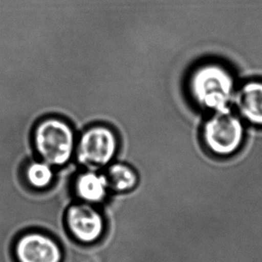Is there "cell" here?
<instances>
[{"label": "cell", "mask_w": 262, "mask_h": 262, "mask_svg": "<svg viewBox=\"0 0 262 262\" xmlns=\"http://www.w3.org/2000/svg\"><path fill=\"white\" fill-rule=\"evenodd\" d=\"M188 92L195 104L203 110L212 113L230 110L229 104L236 92L234 75L220 62H202L189 75Z\"/></svg>", "instance_id": "1"}, {"label": "cell", "mask_w": 262, "mask_h": 262, "mask_svg": "<svg viewBox=\"0 0 262 262\" xmlns=\"http://www.w3.org/2000/svg\"><path fill=\"white\" fill-rule=\"evenodd\" d=\"M76 142L71 124L61 117H43L32 131L36 155L53 167L68 164L75 154Z\"/></svg>", "instance_id": "2"}, {"label": "cell", "mask_w": 262, "mask_h": 262, "mask_svg": "<svg viewBox=\"0 0 262 262\" xmlns=\"http://www.w3.org/2000/svg\"><path fill=\"white\" fill-rule=\"evenodd\" d=\"M245 138L244 123L231 110L213 113L202 127L203 143L216 156L234 155L241 149Z\"/></svg>", "instance_id": "3"}, {"label": "cell", "mask_w": 262, "mask_h": 262, "mask_svg": "<svg viewBox=\"0 0 262 262\" xmlns=\"http://www.w3.org/2000/svg\"><path fill=\"white\" fill-rule=\"evenodd\" d=\"M119 140L116 132L105 124H95L82 132L76 142L75 156L79 163L95 170L110 166L117 156Z\"/></svg>", "instance_id": "4"}, {"label": "cell", "mask_w": 262, "mask_h": 262, "mask_svg": "<svg viewBox=\"0 0 262 262\" xmlns=\"http://www.w3.org/2000/svg\"><path fill=\"white\" fill-rule=\"evenodd\" d=\"M66 223L74 237L84 244L99 240L105 229L102 214L92 204L86 202L75 203L68 208Z\"/></svg>", "instance_id": "5"}, {"label": "cell", "mask_w": 262, "mask_h": 262, "mask_svg": "<svg viewBox=\"0 0 262 262\" xmlns=\"http://www.w3.org/2000/svg\"><path fill=\"white\" fill-rule=\"evenodd\" d=\"M15 253L20 262H60L59 246L42 233L31 232L17 241Z\"/></svg>", "instance_id": "6"}, {"label": "cell", "mask_w": 262, "mask_h": 262, "mask_svg": "<svg viewBox=\"0 0 262 262\" xmlns=\"http://www.w3.org/2000/svg\"><path fill=\"white\" fill-rule=\"evenodd\" d=\"M235 105L243 119L262 127V81L251 80L235 92Z\"/></svg>", "instance_id": "7"}, {"label": "cell", "mask_w": 262, "mask_h": 262, "mask_svg": "<svg viewBox=\"0 0 262 262\" xmlns=\"http://www.w3.org/2000/svg\"><path fill=\"white\" fill-rule=\"evenodd\" d=\"M74 189L75 195L82 202L92 205L104 202L110 190L106 174H99L92 169L76 177Z\"/></svg>", "instance_id": "8"}, {"label": "cell", "mask_w": 262, "mask_h": 262, "mask_svg": "<svg viewBox=\"0 0 262 262\" xmlns=\"http://www.w3.org/2000/svg\"><path fill=\"white\" fill-rule=\"evenodd\" d=\"M106 177L110 189L117 192L133 191L139 184L137 172L127 164H111L107 167Z\"/></svg>", "instance_id": "9"}, {"label": "cell", "mask_w": 262, "mask_h": 262, "mask_svg": "<svg viewBox=\"0 0 262 262\" xmlns=\"http://www.w3.org/2000/svg\"><path fill=\"white\" fill-rule=\"evenodd\" d=\"M24 178L29 187L36 191H45L55 180L54 167L41 160H32L24 169Z\"/></svg>", "instance_id": "10"}]
</instances>
